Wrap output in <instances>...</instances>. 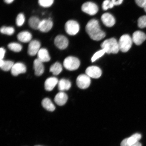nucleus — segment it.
Returning <instances> with one entry per match:
<instances>
[{"label": "nucleus", "mask_w": 146, "mask_h": 146, "mask_svg": "<svg viewBox=\"0 0 146 146\" xmlns=\"http://www.w3.org/2000/svg\"><path fill=\"white\" fill-rule=\"evenodd\" d=\"M25 21V18L23 13L18 15L16 19V24L18 27L22 26Z\"/></svg>", "instance_id": "obj_29"}, {"label": "nucleus", "mask_w": 146, "mask_h": 146, "mask_svg": "<svg viewBox=\"0 0 146 146\" xmlns=\"http://www.w3.org/2000/svg\"><path fill=\"white\" fill-rule=\"evenodd\" d=\"M35 146H41V145H36Z\"/></svg>", "instance_id": "obj_39"}, {"label": "nucleus", "mask_w": 146, "mask_h": 146, "mask_svg": "<svg viewBox=\"0 0 146 146\" xmlns=\"http://www.w3.org/2000/svg\"><path fill=\"white\" fill-rule=\"evenodd\" d=\"M54 0H38V3L41 6L44 8H48L52 6Z\"/></svg>", "instance_id": "obj_28"}, {"label": "nucleus", "mask_w": 146, "mask_h": 146, "mask_svg": "<svg viewBox=\"0 0 146 146\" xmlns=\"http://www.w3.org/2000/svg\"><path fill=\"white\" fill-rule=\"evenodd\" d=\"M26 70V67L25 64L21 63H17L14 64L11 69V73L13 76H16L25 73Z\"/></svg>", "instance_id": "obj_11"}, {"label": "nucleus", "mask_w": 146, "mask_h": 146, "mask_svg": "<svg viewBox=\"0 0 146 146\" xmlns=\"http://www.w3.org/2000/svg\"><path fill=\"white\" fill-rule=\"evenodd\" d=\"M5 49L3 47H1L0 48V58H1V59H3L5 56Z\"/></svg>", "instance_id": "obj_35"}, {"label": "nucleus", "mask_w": 146, "mask_h": 146, "mask_svg": "<svg viewBox=\"0 0 146 146\" xmlns=\"http://www.w3.org/2000/svg\"><path fill=\"white\" fill-rule=\"evenodd\" d=\"M76 83L77 86L80 89H86L90 85V78L87 74L80 75L76 79Z\"/></svg>", "instance_id": "obj_6"}, {"label": "nucleus", "mask_w": 146, "mask_h": 146, "mask_svg": "<svg viewBox=\"0 0 146 146\" xmlns=\"http://www.w3.org/2000/svg\"><path fill=\"white\" fill-rule=\"evenodd\" d=\"M114 5H119L121 4L123 0H111Z\"/></svg>", "instance_id": "obj_36"}, {"label": "nucleus", "mask_w": 146, "mask_h": 146, "mask_svg": "<svg viewBox=\"0 0 146 146\" xmlns=\"http://www.w3.org/2000/svg\"><path fill=\"white\" fill-rule=\"evenodd\" d=\"M132 39L136 45H140L146 39V35L140 31H136L133 34Z\"/></svg>", "instance_id": "obj_12"}, {"label": "nucleus", "mask_w": 146, "mask_h": 146, "mask_svg": "<svg viewBox=\"0 0 146 146\" xmlns=\"http://www.w3.org/2000/svg\"><path fill=\"white\" fill-rule=\"evenodd\" d=\"M14 64L12 61H4L3 59L0 60V67L2 70L5 72L11 70Z\"/></svg>", "instance_id": "obj_24"}, {"label": "nucleus", "mask_w": 146, "mask_h": 146, "mask_svg": "<svg viewBox=\"0 0 146 146\" xmlns=\"http://www.w3.org/2000/svg\"><path fill=\"white\" fill-rule=\"evenodd\" d=\"M142 136L141 134L137 133L132 135L129 138H125L126 141L129 145H133L139 142L141 139Z\"/></svg>", "instance_id": "obj_25"}, {"label": "nucleus", "mask_w": 146, "mask_h": 146, "mask_svg": "<svg viewBox=\"0 0 146 146\" xmlns=\"http://www.w3.org/2000/svg\"><path fill=\"white\" fill-rule=\"evenodd\" d=\"M33 67L35 74L36 76H41L44 72V67L43 63L38 59L35 60Z\"/></svg>", "instance_id": "obj_16"}, {"label": "nucleus", "mask_w": 146, "mask_h": 146, "mask_svg": "<svg viewBox=\"0 0 146 146\" xmlns=\"http://www.w3.org/2000/svg\"><path fill=\"white\" fill-rule=\"evenodd\" d=\"M40 43L37 40L31 41L28 45L27 52L29 55L33 56L37 54L40 49Z\"/></svg>", "instance_id": "obj_9"}, {"label": "nucleus", "mask_w": 146, "mask_h": 146, "mask_svg": "<svg viewBox=\"0 0 146 146\" xmlns=\"http://www.w3.org/2000/svg\"><path fill=\"white\" fill-rule=\"evenodd\" d=\"M86 74L90 78H98L101 76L102 71L99 67L93 66L88 67L86 70Z\"/></svg>", "instance_id": "obj_10"}, {"label": "nucleus", "mask_w": 146, "mask_h": 146, "mask_svg": "<svg viewBox=\"0 0 146 146\" xmlns=\"http://www.w3.org/2000/svg\"><path fill=\"white\" fill-rule=\"evenodd\" d=\"M58 80L57 78L51 77L47 78L44 83V87L46 90L50 91L54 88L56 85L58 84Z\"/></svg>", "instance_id": "obj_15"}, {"label": "nucleus", "mask_w": 146, "mask_h": 146, "mask_svg": "<svg viewBox=\"0 0 146 146\" xmlns=\"http://www.w3.org/2000/svg\"><path fill=\"white\" fill-rule=\"evenodd\" d=\"M136 3L138 6L142 8L146 7V0H135Z\"/></svg>", "instance_id": "obj_33"}, {"label": "nucleus", "mask_w": 146, "mask_h": 146, "mask_svg": "<svg viewBox=\"0 0 146 146\" xmlns=\"http://www.w3.org/2000/svg\"><path fill=\"white\" fill-rule=\"evenodd\" d=\"M32 35L30 32L24 31L19 33L17 36L18 40L23 43L30 42L32 39Z\"/></svg>", "instance_id": "obj_19"}, {"label": "nucleus", "mask_w": 146, "mask_h": 146, "mask_svg": "<svg viewBox=\"0 0 146 146\" xmlns=\"http://www.w3.org/2000/svg\"><path fill=\"white\" fill-rule=\"evenodd\" d=\"M138 25L139 28L141 29L146 27V15L142 16L139 18Z\"/></svg>", "instance_id": "obj_31"}, {"label": "nucleus", "mask_w": 146, "mask_h": 146, "mask_svg": "<svg viewBox=\"0 0 146 146\" xmlns=\"http://www.w3.org/2000/svg\"><path fill=\"white\" fill-rule=\"evenodd\" d=\"M54 43L58 48L63 50L68 46L69 42L68 39L64 36L59 35L55 38Z\"/></svg>", "instance_id": "obj_8"}, {"label": "nucleus", "mask_w": 146, "mask_h": 146, "mask_svg": "<svg viewBox=\"0 0 146 146\" xmlns=\"http://www.w3.org/2000/svg\"><path fill=\"white\" fill-rule=\"evenodd\" d=\"M41 21L39 18L36 16H32L29 20V24L30 26L34 30H39Z\"/></svg>", "instance_id": "obj_23"}, {"label": "nucleus", "mask_w": 146, "mask_h": 146, "mask_svg": "<svg viewBox=\"0 0 146 146\" xmlns=\"http://www.w3.org/2000/svg\"><path fill=\"white\" fill-rule=\"evenodd\" d=\"M101 20L104 24L108 27H112L115 23V18L109 13H105L102 16Z\"/></svg>", "instance_id": "obj_13"}, {"label": "nucleus", "mask_w": 146, "mask_h": 146, "mask_svg": "<svg viewBox=\"0 0 146 146\" xmlns=\"http://www.w3.org/2000/svg\"><path fill=\"white\" fill-rule=\"evenodd\" d=\"M0 31L2 34L11 36L14 34L15 29L12 27L3 26L1 27Z\"/></svg>", "instance_id": "obj_27"}, {"label": "nucleus", "mask_w": 146, "mask_h": 146, "mask_svg": "<svg viewBox=\"0 0 146 146\" xmlns=\"http://www.w3.org/2000/svg\"><path fill=\"white\" fill-rule=\"evenodd\" d=\"M14 0H4V1L5 3H7V4H10L13 2Z\"/></svg>", "instance_id": "obj_37"}, {"label": "nucleus", "mask_w": 146, "mask_h": 146, "mask_svg": "<svg viewBox=\"0 0 146 146\" xmlns=\"http://www.w3.org/2000/svg\"><path fill=\"white\" fill-rule=\"evenodd\" d=\"M80 62L77 58L69 56L66 58L63 62V65L67 70L70 71L76 70L80 66Z\"/></svg>", "instance_id": "obj_4"}, {"label": "nucleus", "mask_w": 146, "mask_h": 146, "mask_svg": "<svg viewBox=\"0 0 146 146\" xmlns=\"http://www.w3.org/2000/svg\"><path fill=\"white\" fill-rule=\"evenodd\" d=\"M62 69V66L61 64L58 62H56L51 66L50 71L54 75L57 76L61 73Z\"/></svg>", "instance_id": "obj_22"}, {"label": "nucleus", "mask_w": 146, "mask_h": 146, "mask_svg": "<svg viewBox=\"0 0 146 146\" xmlns=\"http://www.w3.org/2000/svg\"><path fill=\"white\" fill-rule=\"evenodd\" d=\"M53 23L50 19H43L41 21L39 30L44 33L48 32L52 29Z\"/></svg>", "instance_id": "obj_14"}, {"label": "nucleus", "mask_w": 146, "mask_h": 146, "mask_svg": "<svg viewBox=\"0 0 146 146\" xmlns=\"http://www.w3.org/2000/svg\"><path fill=\"white\" fill-rule=\"evenodd\" d=\"M120 146H142L141 144L139 142H138V143H136L134 145H129L128 144L126 141L125 139H123V141L121 142V144H120Z\"/></svg>", "instance_id": "obj_34"}, {"label": "nucleus", "mask_w": 146, "mask_h": 146, "mask_svg": "<svg viewBox=\"0 0 146 146\" xmlns=\"http://www.w3.org/2000/svg\"><path fill=\"white\" fill-rule=\"evenodd\" d=\"M144 10H145V11L146 12V7H145V8H144Z\"/></svg>", "instance_id": "obj_38"}, {"label": "nucleus", "mask_w": 146, "mask_h": 146, "mask_svg": "<svg viewBox=\"0 0 146 146\" xmlns=\"http://www.w3.org/2000/svg\"><path fill=\"white\" fill-rule=\"evenodd\" d=\"M105 53V50H103V49L98 51L93 56L92 59H91V61L92 62L95 61L96 60L103 56Z\"/></svg>", "instance_id": "obj_32"}, {"label": "nucleus", "mask_w": 146, "mask_h": 146, "mask_svg": "<svg viewBox=\"0 0 146 146\" xmlns=\"http://www.w3.org/2000/svg\"><path fill=\"white\" fill-rule=\"evenodd\" d=\"M37 59L43 62H46L50 61V57L47 49L45 48L40 49L37 53Z\"/></svg>", "instance_id": "obj_18"}, {"label": "nucleus", "mask_w": 146, "mask_h": 146, "mask_svg": "<svg viewBox=\"0 0 146 146\" xmlns=\"http://www.w3.org/2000/svg\"><path fill=\"white\" fill-rule=\"evenodd\" d=\"M101 46L107 54H117L119 50L118 43L114 38L105 40L101 44Z\"/></svg>", "instance_id": "obj_2"}, {"label": "nucleus", "mask_w": 146, "mask_h": 146, "mask_svg": "<svg viewBox=\"0 0 146 146\" xmlns=\"http://www.w3.org/2000/svg\"><path fill=\"white\" fill-rule=\"evenodd\" d=\"M86 31L91 39L94 40L100 41L105 37V33L100 28L97 20L92 19L88 23L86 27Z\"/></svg>", "instance_id": "obj_1"}, {"label": "nucleus", "mask_w": 146, "mask_h": 146, "mask_svg": "<svg viewBox=\"0 0 146 146\" xmlns=\"http://www.w3.org/2000/svg\"><path fill=\"white\" fill-rule=\"evenodd\" d=\"M114 5L111 0H105L102 4V8L104 10L106 11L109 9L113 8Z\"/></svg>", "instance_id": "obj_30"}, {"label": "nucleus", "mask_w": 146, "mask_h": 146, "mask_svg": "<svg viewBox=\"0 0 146 146\" xmlns=\"http://www.w3.org/2000/svg\"><path fill=\"white\" fill-rule=\"evenodd\" d=\"M8 47L10 50L15 52H19L22 50L23 47L20 44L12 42L9 44Z\"/></svg>", "instance_id": "obj_26"}, {"label": "nucleus", "mask_w": 146, "mask_h": 146, "mask_svg": "<svg viewBox=\"0 0 146 146\" xmlns=\"http://www.w3.org/2000/svg\"><path fill=\"white\" fill-rule=\"evenodd\" d=\"M68 96L65 93L60 92L55 96L54 100L56 104L60 106L64 105L68 100Z\"/></svg>", "instance_id": "obj_17"}, {"label": "nucleus", "mask_w": 146, "mask_h": 146, "mask_svg": "<svg viewBox=\"0 0 146 146\" xmlns=\"http://www.w3.org/2000/svg\"><path fill=\"white\" fill-rule=\"evenodd\" d=\"M65 29L66 32L69 35L74 36L79 32L80 25L76 21L70 20L65 23Z\"/></svg>", "instance_id": "obj_5"}, {"label": "nucleus", "mask_w": 146, "mask_h": 146, "mask_svg": "<svg viewBox=\"0 0 146 146\" xmlns=\"http://www.w3.org/2000/svg\"><path fill=\"white\" fill-rule=\"evenodd\" d=\"M59 90L62 92L63 91L68 90L71 87V83L69 80L62 78L59 81L58 84Z\"/></svg>", "instance_id": "obj_20"}, {"label": "nucleus", "mask_w": 146, "mask_h": 146, "mask_svg": "<svg viewBox=\"0 0 146 146\" xmlns=\"http://www.w3.org/2000/svg\"><path fill=\"white\" fill-rule=\"evenodd\" d=\"M42 105L44 108L47 110L52 112L55 110L56 107L50 99L48 98H44L42 102Z\"/></svg>", "instance_id": "obj_21"}, {"label": "nucleus", "mask_w": 146, "mask_h": 146, "mask_svg": "<svg viewBox=\"0 0 146 146\" xmlns=\"http://www.w3.org/2000/svg\"><path fill=\"white\" fill-rule=\"evenodd\" d=\"M82 10L85 13L90 15H94L97 13L98 9L95 3L91 2H87L82 5Z\"/></svg>", "instance_id": "obj_7"}, {"label": "nucleus", "mask_w": 146, "mask_h": 146, "mask_svg": "<svg viewBox=\"0 0 146 146\" xmlns=\"http://www.w3.org/2000/svg\"><path fill=\"white\" fill-rule=\"evenodd\" d=\"M132 38L128 35L125 34L121 36L118 42L119 50L123 52H127L132 46Z\"/></svg>", "instance_id": "obj_3"}]
</instances>
